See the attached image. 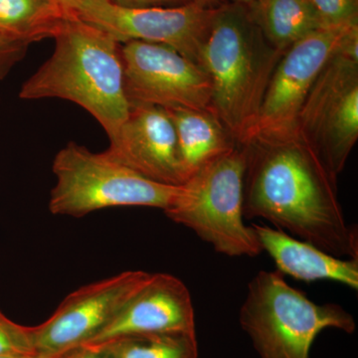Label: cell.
I'll return each instance as SVG.
<instances>
[{
  "label": "cell",
  "mask_w": 358,
  "mask_h": 358,
  "mask_svg": "<svg viewBox=\"0 0 358 358\" xmlns=\"http://www.w3.org/2000/svg\"><path fill=\"white\" fill-rule=\"evenodd\" d=\"M113 358H197L196 333L134 334L101 343Z\"/></svg>",
  "instance_id": "18"
},
{
  "label": "cell",
  "mask_w": 358,
  "mask_h": 358,
  "mask_svg": "<svg viewBox=\"0 0 358 358\" xmlns=\"http://www.w3.org/2000/svg\"><path fill=\"white\" fill-rule=\"evenodd\" d=\"M247 148L237 145L178 186L164 214L229 257H257L263 252L255 231L245 225L244 179Z\"/></svg>",
  "instance_id": "5"
},
{
  "label": "cell",
  "mask_w": 358,
  "mask_h": 358,
  "mask_svg": "<svg viewBox=\"0 0 358 358\" xmlns=\"http://www.w3.org/2000/svg\"><path fill=\"white\" fill-rule=\"evenodd\" d=\"M121 56L129 105L210 110L208 74L178 51L134 40L121 44Z\"/></svg>",
  "instance_id": "10"
},
{
  "label": "cell",
  "mask_w": 358,
  "mask_h": 358,
  "mask_svg": "<svg viewBox=\"0 0 358 358\" xmlns=\"http://www.w3.org/2000/svg\"><path fill=\"white\" fill-rule=\"evenodd\" d=\"M358 22L322 28L285 51L266 90L244 145H275L296 140V122L324 66L338 53Z\"/></svg>",
  "instance_id": "8"
},
{
  "label": "cell",
  "mask_w": 358,
  "mask_h": 358,
  "mask_svg": "<svg viewBox=\"0 0 358 358\" xmlns=\"http://www.w3.org/2000/svg\"><path fill=\"white\" fill-rule=\"evenodd\" d=\"M28 45L13 41L0 35V81L8 76L28 50Z\"/></svg>",
  "instance_id": "21"
},
{
  "label": "cell",
  "mask_w": 358,
  "mask_h": 358,
  "mask_svg": "<svg viewBox=\"0 0 358 358\" xmlns=\"http://www.w3.org/2000/svg\"><path fill=\"white\" fill-rule=\"evenodd\" d=\"M284 53L268 43L246 6L225 2L218 6L200 66L211 82L210 112L237 145L246 143Z\"/></svg>",
  "instance_id": "3"
},
{
  "label": "cell",
  "mask_w": 358,
  "mask_h": 358,
  "mask_svg": "<svg viewBox=\"0 0 358 358\" xmlns=\"http://www.w3.org/2000/svg\"><path fill=\"white\" fill-rule=\"evenodd\" d=\"M324 28L358 22V0H310Z\"/></svg>",
  "instance_id": "19"
},
{
  "label": "cell",
  "mask_w": 358,
  "mask_h": 358,
  "mask_svg": "<svg viewBox=\"0 0 358 358\" xmlns=\"http://www.w3.org/2000/svg\"><path fill=\"white\" fill-rule=\"evenodd\" d=\"M225 1L229 2V3H238L243 4V6H248V4L251 3V2H253L254 0H225Z\"/></svg>",
  "instance_id": "27"
},
{
  "label": "cell",
  "mask_w": 358,
  "mask_h": 358,
  "mask_svg": "<svg viewBox=\"0 0 358 358\" xmlns=\"http://www.w3.org/2000/svg\"><path fill=\"white\" fill-rule=\"evenodd\" d=\"M197 1L208 6H219L223 3L222 0H197Z\"/></svg>",
  "instance_id": "26"
},
{
  "label": "cell",
  "mask_w": 358,
  "mask_h": 358,
  "mask_svg": "<svg viewBox=\"0 0 358 358\" xmlns=\"http://www.w3.org/2000/svg\"><path fill=\"white\" fill-rule=\"evenodd\" d=\"M196 333L189 289L166 273L150 274L121 312L85 345H101L134 334Z\"/></svg>",
  "instance_id": "13"
},
{
  "label": "cell",
  "mask_w": 358,
  "mask_h": 358,
  "mask_svg": "<svg viewBox=\"0 0 358 358\" xmlns=\"http://www.w3.org/2000/svg\"><path fill=\"white\" fill-rule=\"evenodd\" d=\"M278 271L303 282L334 281L358 289V259L339 258L268 225H252Z\"/></svg>",
  "instance_id": "14"
},
{
  "label": "cell",
  "mask_w": 358,
  "mask_h": 358,
  "mask_svg": "<svg viewBox=\"0 0 358 358\" xmlns=\"http://www.w3.org/2000/svg\"><path fill=\"white\" fill-rule=\"evenodd\" d=\"M246 6L268 43L282 52L324 28L310 0H254Z\"/></svg>",
  "instance_id": "16"
},
{
  "label": "cell",
  "mask_w": 358,
  "mask_h": 358,
  "mask_svg": "<svg viewBox=\"0 0 358 358\" xmlns=\"http://www.w3.org/2000/svg\"><path fill=\"white\" fill-rule=\"evenodd\" d=\"M240 324L261 358H310L320 333H355V320L338 303L310 301L279 271H261L250 281Z\"/></svg>",
  "instance_id": "4"
},
{
  "label": "cell",
  "mask_w": 358,
  "mask_h": 358,
  "mask_svg": "<svg viewBox=\"0 0 358 358\" xmlns=\"http://www.w3.org/2000/svg\"><path fill=\"white\" fill-rule=\"evenodd\" d=\"M63 353L64 352L46 353L34 352L28 353H14V355H0V358H59Z\"/></svg>",
  "instance_id": "24"
},
{
  "label": "cell",
  "mask_w": 358,
  "mask_h": 358,
  "mask_svg": "<svg viewBox=\"0 0 358 358\" xmlns=\"http://www.w3.org/2000/svg\"><path fill=\"white\" fill-rule=\"evenodd\" d=\"M150 275L143 271H126L68 294L46 322L31 327L35 350L61 353L89 343L117 317Z\"/></svg>",
  "instance_id": "11"
},
{
  "label": "cell",
  "mask_w": 358,
  "mask_h": 358,
  "mask_svg": "<svg viewBox=\"0 0 358 358\" xmlns=\"http://www.w3.org/2000/svg\"><path fill=\"white\" fill-rule=\"evenodd\" d=\"M59 358H113L102 345H82L67 350Z\"/></svg>",
  "instance_id": "23"
},
{
  "label": "cell",
  "mask_w": 358,
  "mask_h": 358,
  "mask_svg": "<svg viewBox=\"0 0 358 358\" xmlns=\"http://www.w3.org/2000/svg\"><path fill=\"white\" fill-rule=\"evenodd\" d=\"M218 6L199 1L182 6L124 8L110 0H83L72 14L112 35L119 43L148 42L171 47L200 65L201 51Z\"/></svg>",
  "instance_id": "9"
},
{
  "label": "cell",
  "mask_w": 358,
  "mask_h": 358,
  "mask_svg": "<svg viewBox=\"0 0 358 358\" xmlns=\"http://www.w3.org/2000/svg\"><path fill=\"white\" fill-rule=\"evenodd\" d=\"M52 171L56 181L49 196V211L75 218L115 207H152L164 211L179 186L150 180L105 152H91L75 141L59 150Z\"/></svg>",
  "instance_id": "6"
},
{
  "label": "cell",
  "mask_w": 358,
  "mask_h": 358,
  "mask_svg": "<svg viewBox=\"0 0 358 358\" xmlns=\"http://www.w3.org/2000/svg\"><path fill=\"white\" fill-rule=\"evenodd\" d=\"M53 39L51 57L24 82L18 96L26 101L56 98L77 103L112 140L129 113L121 43L74 14Z\"/></svg>",
  "instance_id": "2"
},
{
  "label": "cell",
  "mask_w": 358,
  "mask_h": 358,
  "mask_svg": "<svg viewBox=\"0 0 358 358\" xmlns=\"http://www.w3.org/2000/svg\"><path fill=\"white\" fill-rule=\"evenodd\" d=\"M341 49L313 84L296 129V140L336 179L358 138V56Z\"/></svg>",
  "instance_id": "7"
},
{
  "label": "cell",
  "mask_w": 358,
  "mask_h": 358,
  "mask_svg": "<svg viewBox=\"0 0 358 358\" xmlns=\"http://www.w3.org/2000/svg\"><path fill=\"white\" fill-rule=\"evenodd\" d=\"M115 6L124 8H152L182 6L197 0H110Z\"/></svg>",
  "instance_id": "22"
},
{
  "label": "cell",
  "mask_w": 358,
  "mask_h": 358,
  "mask_svg": "<svg viewBox=\"0 0 358 358\" xmlns=\"http://www.w3.org/2000/svg\"><path fill=\"white\" fill-rule=\"evenodd\" d=\"M81 1H83V0H58L59 3L64 7L65 10L67 11V13L71 14H72L75 7H76Z\"/></svg>",
  "instance_id": "25"
},
{
  "label": "cell",
  "mask_w": 358,
  "mask_h": 358,
  "mask_svg": "<svg viewBox=\"0 0 358 358\" xmlns=\"http://www.w3.org/2000/svg\"><path fill=\"white\" fill-rule=\"evenodd\" d=\"M166 112L176 129L179 160L185 181L237 145L210 110L178 108Z\"/></svg>",
  "instance_id": "15"
},
{
  "label": "cell",
  "mask_w": 358,
  "mask_h": 358,
  "mask_svg": "<svg viewBox=\"0 0 358 358\" xmlns=\"http://www.w3.org/2000/svg\"><path fill=\"white\" fill-rule=\"evenodd\" d=\"M244 217L277 229L339 258L358 259L357 231L346 222L338 179L300 141L249 145Z\"/></svg>",
  "instance_id": "1"
},
{
  "label": "cell",
  "mask_w": 358,
  "mask_h": 358,
  "mask_svg": "<svg viewBox=\"0 0 358 358\" xmlns=\"http://www.w3.org/2000/svg\"><path fill=\"white\" fill-rule=\"evenodd\" d=\"M70 14L58 0H0V35L29 46L54 38Z\"/></svg>",
  "instance_id": "17"
},
{
  "label": "cell",
  "mask_w": 358,
  "mask_h": 358,
  "mask_svg": "<svg viewBox=\"0 0 358 358\" xmlns=\"http://www.w3.org/2000/svg\"><path fill=\"white\" fill-rule=\"evenodd\" d=\"M105 152L150 180L173 186L185 183L176 129L162 108L129 105L128 117Z\"/></svg>",
  "instance_id": "12"
},
{
  "label": "cell",
  "mask_w": 358,
  "mask_h": 358,
  "mask_svg": "<svg viewBox=\"0 0 358 358\" xmlns=\"http://www.w3.org/2000/svg\"><path fill=\"white\" fill-rule=\"evenodd\" d=\"M34 352L31 327L16 324L0 310V355Z\"/></svg>",
  "instance_id": "20"
}]
</instances>
